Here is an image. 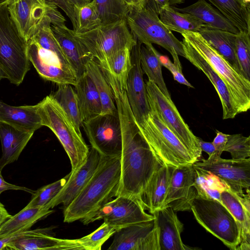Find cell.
<instances>
[{
  "label": "cell",
  "instance_id": "6da1fadb",
  "mask_svg": "<svg viewBox=\"0 0 250 250\" xmlns=\"http://www.w3.org/2000/svg\"><path fill=\"white\" fill-rule=\"evenodd\" d=\"M120 121L122 135L121 178L117 196L136 198L163 165L142 135L128 102L126 86L109 84Z\"/></svg>",
  "mask_w": 250,
  "mask_h": 250
},
{
  "label": "cell",
  "instance_id": "7a4b0ae2",
  "mask_svg": "<svg viewBox=\"0 0 250 250\" xmlns=\"http://www.w3.org/2000/svg\"><path fill=\"white\" fill-rule=\"evenodd\" d=\"M120 178L121 156H102L89 181L64 208V222L81 220L116 197Z\"/></svg>",
  "mask_w": 250,
  "mask_h": 250
},
{
  "label": "cell",
  "instance_id": "3957f363",
  "mask_svg": "<svg viewBox=\"0 0 250 250\" xmlns=\"http://www.w3.org/2000/svg\"><path fill=\"white\" fill-rule=\"evenodd\" d=\"M43 126L49 128L58 138L76 171L85 161L89 149L82 135L76 131L64 111L52 95L38 104Z\"/></svg>",
  "mask_w": 250,
  "mask_h": 250
},
{
  "label": "cell",
  "instance_id": "277c9868",
  "mask_svg": "<svg viewBox=\"0 0 250 250\" xmlns=\"http://www.w3.org/2000/svg\"><path fill=\"white\" fill-rule=\"evenodd\" d=\"M7 5L0 7V66L6 79L19 85L30 69L27 41L11 19Z\"/></svg>",
  "mask_w": 250,
  "mask_h": 250
},
{
  "label": "cell",
  "instance_id": "5b68a950",
  "mask_svg": "<svg viewBox=\"0 0 250 250\" xmlns=\"http://www.w3.org/2000/svg\"><path fill=\"white\" fill-rule=\"evenodd\" d=\"M127 25L134 38L142 44L154 43L171 55L173 63L182 72L178 56L186 59L182 42L179 41L160 21L159 15L145 6L129 10Z\"/></svg>",
  "mask_w": 250,
  "mask_h": 250
},
{
  "label": "cell",
  "instance_id": "8992f818",
  "mask_svg": "<svg viewBox=\"0 0 250 250\" xmlns=\"http://www.w3.org/2000/svg\"><path fill=\"white\" fill-rule=\"evenodd\" d=\"M147 119L137 125L161 164L178 167L197 161L156 111L151 107Z\"/></svg>",
  "mask_w": 250,
  "mask_h": 250
},
{
  "label": "cell",
  "instance_id": "52a82bcc",
  "mask_svg": "<svg viewBox=\"0 0 250 250\" xmlns=\"http://www.w3.org/2000/svg\"><path fill=\"white\" fill-rule=\"evenodd\" d=\"M190 209L197 221L206 230L230 249L236 250L241 242V229L222 203L197 194L191 202Z\"/></svg>",
  "mask_w": 250,
  "mask_h": 250
},
{
  "label": "cell",
  "instance_id": "ba28073f",
  "mask_svg": "<svg viewBox=\"0 0 250 250\" xmlns=\"http://www.w3.org/2000/svg\"><path fill=\"white\" fill-rule=\"evenodd\" d=\"M181 35L225 82L233 97L239 113L247 112L250 108V81L237 71L199 33Z\"/></svg>",
  "mask_w": 250,
  "mask_h": 250
},
{
  "label": "cell",
  "instance_id": "9c48e42d",
  "mask_svg": "<svg viewBox=\"0 0 250 250\" xmlns=\"http://www.w3.org/2000/svg\"><path fill=\"white\" fill-rule=\"evenodd\" d=\"M75 34L97 62L123 49H132L136 42L126 20L101 24L89 32Z\"/></svg>",
  "mask_w": 250,
  "mask_h": 250
},
{
  "label": "cell",
  "instance_id": "30bf717a",
  "mask_svg": "<svg viewBox=\"0 0 250 250\" xmlns=\"http://www.w3.org/2000/svg\"><path fill=\"white\" fill-rule=\"evenodd\" d=\"M149 107L154 109L166 126L198 161L201 157L198 137L186 123L171 98L167 97L153 82L146 83Z\"/></svg>",
  "mask_w": 250,
  "mask_h": 250
},
{
  "label": "cell",
  "instance_id": "8fae6325",
  "mask_svg": "<svg viewBox=\"0 0 250 250\" xmlns=\"http://www.w3.org/2000/svg\"><path fill=\"white\" fill-rule=\"evenodd\" d=\"M152 214L147 213L136 198L117 196L103 206L81 219L87 225L95 221L104 222L118 230L129 225L152 220Z\"/></svg>",
  "mask_w": 250,
  "mask_h": 250
},
{
  "label": "cell",
  "instance_id": "7c38bea8",
  "mask_svg": "<svg viewBox=\"0 0 250 250\" xmlns=\"http://www.w3.org/2000/svg\"><path fill=\"white\" fill-rule=\"evenodd\" d=\"M91 147L106 157L121 156L122 135L118 112L100 114L83 122Z\"/></svg>",
  "mask_w": 250,
  "mask_h": 250
},
{
  "label": "cell",
  "instance_id": "4fadbf2b",
  "mask_svg": "<svg viewBox=\"0 0 250 250\" xmlns=\"http://www.w3.org/2000/svg\"><path fill=\"white\" fill-rule=\"evenodd\" d=\"M27 56L43 79L58 85L75 86L77 77L71 65L53 52L42 47L33 38L27 42Z\"/></svg>",
  "mask_w": 250,
  "mask_h": 250
},
{
  "label": "cell",
  "instance_id": "5bb4252c",
  "mask_svg": "<svg viewBox=\"0 0 250 250\" xmlns=\"http://www.w3.org/2000/svg\"><path fill=\"white\" fill-rule=\"evenodd\" d=\"M196 168L210 172L217 176L232 192L243 196L250 192V159L208 158L193 164Z\"/></svg>",
  "mask_w": 250,
  "mask_h": 250
},
{
  "label": "cell",
  "instance_id": "9a60e30c",
  "mask_svg": "<svg viewBox=\"0 0 250 250\" xmlns=\"http://www.w3.org/2000/svg\"><path fill=\"white\" fill-rule=\"evenodd\" d=\"M45 0H11L8 4L10 17L21 35L28 42L44 25H51Z\"/></svg>",
  "mask_w": 250,
  "mask_h": 250
},
{
  "label": "cell",
  "instance_id": "2e32d148",
  "mask_svg": "<svg viewBox=\"0 0 250 250\" xmlns=\"http://www.w3.org/2000/svg\"><path fill=\"white\" fill-rule=\"evenodd\" d=\"M141 44L136 40L131 50V67L127 79L126 89L128 102L138 125L143 124L150 111L140 62Z\"/></svg>",
  "mask_w": 250,
  "mask_h": 250
},
{
  "label": "cell",
  "instance_id": "e0dca14e",
  "mask_svg": "<svg viewBox=\"0 0 250 250\" xmlns=\"http://www.w3.org/2000/svg\"><path fill=\"white\" fill-rule=\"evenodd\" d=\"M109 250H160L158 229L152 220L117 230Z\"/></svg>",
  "mask_w": 250,
  "mask_h": 250
},
{
  "label": "cell",
  "instance_id": "ac0fdd59",
  "mask_svg": "<svg viewBox=\"0 0 250 250\" xmlns=\"http://www.w3.org/2000/svg\"><path fill=\"white\" fill-rule=\"evenodd\" d=\"M195 176L193 164L175 167L164 207H170L176 212L190 209L191 202L197 194L194 186Z\"/></svg>",
  "mask_w": 250,
  "mask_h": 250
},
{
  "label": "cell",
  "instance_id": "d6986e66",
  "mask_svg": "<svg viewBox=\"0 0 250 250\" xmlns=\"http://www.w3.org/2000/svg\"><path fill=\"white\" fill-rule=\"evenodd\" d=\"M102 156L91 147L84 163L76 171H71L66 183L45 208L51 209L61 204L64 208L67 207L89 181L98 168Z\"/></svg>",
  "mask_w": 250,
  "mask_h": 250
},
{
  "label": "cell",
  "instance_id": "ffe728a7",
  "mask_svg": "<svg viewBox=\"0 0 250 250\" xmlns=\"http://www.w3.org/2000/svg\"><path fill=\"white\" fill-rule=\"evenodd\" d=\"M182 43L186 59L207 76L217 92L222 104L223 119L235 118L239 113L238 108L225 82L206 60L183 38Z\"/></svg>",
  "mask_w": 250,
  "mask_h": 250
},
{
  "label": "cell",
  "instance_id": "44dd1931",
  "mask_svg": "<svg viewBox=\"0 0 250 250\" xmlns=\"http://www.w3.org/2000/svg\"><path fill=\"white\" fill-rule=\"evenodd\" d=\"M51 28L78 80L86 73V64L94 59L93 57L76 36L73 30L67 27L65 24L52 25Z\"/></svg>",
  "mask_w": 250,
  "mask_h": 250
},
{
  "label": "cell",
  "instance_id": "7402d4cb",
  "mask_svg": "<svg viewBox=\"0 0 250 250\" xmlns=\"http://www.w3.org/2000/svg\"><path fill=\"white\" fill-rule=\"evenodd\" d=\"M152 215L158 229L160 250L191 249L182 241L181 234L184 229V225L171 207H164Z\"/></svg>",
  "mask_w": 250,
  "mask_h": 250
},
{
  "label": "cell",
  "instance_id": "603a6c76",
  "mask_svg": "<svg viewBox=\"0 0 250 250\" xmlns=\"http://www.w3.org/2000/svg\"><path fill=\"white\" fill-rule=\"evenodd\" d=\"M174 167L167 165L161 166L152 174L138 198L145 210L151 214L165 206Z\"/></svg>",
  "mask_w": 250,
  "mask_h": 250
},
{
  "label": "cell",
  "instance_id": "cb8c5ba5",
  "mask_svg": "<svg viewBox=\"0 0 250 250\" xmlns=\"http://www.w3.org/2000/svg\"><path fill=\"white\" fill-rule=\"evenodd\" d=\"M34 133L0 122V139L2 146L0 171L6 165L17 160Z\"/></svg>",
  "mask_w": 250,
  "mask_h": 250
},
{
  "label": "cell",
  "instance_id": "d4e9b609",
  "mask_svg": "<svg viewBox=\"0 0 250 250\" xmlns=\"http://www.w3.org/2000/svg\"><path fill=\"white\" fill-rule=\"evenodd\" d=\"M0 122L33 132L43 126L38 104L15 106L0 101Z\"/></svg>",
  "mask_w": 250,
  "mask_h": 250
},
{
  "label": "cell",
  "instance_id": "484cf974",
  "mask_svg": "<svg viewBox=\"0 0 250 250\" xmlns=\"http://www.w3.org/2000/svg\"><path fill=\"white\" fill-rule=\"evenodd\" d=\"M74 87L83 123L100 115L102 111L101 99L87 73L78 80Z\"/></svg>",
  "mask_w": 250,
  "mask_h": 250
},
{
  "label": "cell",
  "instance_id": "4316f807",
  "mask_svg": "<svg viewBox=\"0 0 250 250\" xmlns=\"http://www.w3.org/2000/svg\"><path fill=\"white\" fill-rule=\"evenodd\" d=\"M174 9L178 12L193 16L201 21L206 26L235 34L240 32L217 9L214 8L205 0H198L196 2L188 6Z\"/></svg>",
  "mask_w": 250,
  "mask_h": 250
},
{
  "label": "cell",
  "instance_id": "83f0119b",
  "mask_svg": "<svg viewBox=\"0 0 250 250\" xmlns=\"http://www.w3.org/2000/svg\"><path fill=\"white\" fill-rule=\"evenodd\" d=\"M199 33L214 50L241 74L235 54L237 34L206 26H204Z\"/></svg>",
  "mask_w": 250,
  "mask_h": 250
},
{
  "label": "cell",
  "instance_id": "f1b7e54d",
  "mask_svg": "<svg viewBox=\"0 0 250 250\" xmlns=\"http://www.w3.org/2000/svg\"><path fill=\"white\" fill-rule=\"evenodd\" d=\"M60 239L48 234L44 229L27 230L10 238L7 250H58Z\"/></svg>",
  "mask_w": 250,
  "mask_h": 250
},
{
  "label": "cell",
  "instance_id": "f546056e",
  "mask_svg": "<svg viewBox=\"0 0 250 250\" xmlns=\"http://www.w3.org/2000/svg\"><path fill=\"white\" fill-rule=\"evenodd\" d=\"M53 210L42 208H26L11 216L0 226V236L11 237L28 230L38 220L52 213Z\"/></svg>",
  "mask_w": 250,
  "mask_h": 250
},
{
  "label": "cell",
  "instance_id": "4dcf8cb0",
  "mask_svg": "<svg viewBox=\"0 0 250 250\" xmlns=\"http://www.w3.org/2000/svg\"><path fill=\"white\" fill-rule=\"evenodd\" d=\"M117 230L104 222L92 233L79 239H60L58 250H100L103 245Z\"/></svg>",
  "mask_w": 250,
  "mask_h": 250
},
{
  "label": "cell",
  "instance_id": "1f68e13d",
  "mask_svg": "<svg viewBox=\"0 0 250 250\" xmlns=\"http://www.w3.org/2000/svg\"><path fill=\"white\" fill-rule=\"evenodd\" d=\"M160 20L170 31L180 34L199 32L205 25L193 16L176 11L174 7L167 6L160 12Z\"/></svg>",
  "mask_w": 250,
  "mask_h": 250
},
{
  "label": "cell",
  "instance_id": "d6a6232c",
  "mask_svg": "<svg viewBox=\"0 0 250 250\" xmlns=\"http://www.w3.org/2000/svg\"><path fill=\"white\" fill-rule=\"evenodd\" d=\"M159 54L152 44L142 43L140 50L142 69L148 81L155 84L167 97L171 98L163 77Z\"/></svg>",
  "mask_w": 250,
  "mask_h": 250
},
{
  "label": "cell",
  "instance_id": "836d02e7",
  "mask_svg": "<svg viewBox=\"0 0 250 250\" xmlns=\"http://www.w3.org/2000/svg\"><path fill=\"white\" fill-rule=\"evenodd\" d=\"M220 201L234 217L241 229L240 243L250 244V209L245 207L240 199V196L229 188L221 193Z\"/></svg>",
  "mask_w": 250,
  "mask_h": 250
},
{
  "label": "cell",
  "instance_id": "e575fe53",
  "mask_svg": "<svg viewBox=\"0 0 250 250\" xmlns=\"http://www.w3.org/2000/svg\"><path fill=\"white\" fill-rule=\"evenodd\" d=\"M126 48L97 62L106 78L126 83L131 67V50Z\"/></svg>",
  "mask_w": 250,
  "mask_h": 250
},
{
  "label": "cell",
  "instance_id": "d590c367",
  "mask_svg": "<svg viewBox=\"0 0 250 250\" xmlns=\"http://www.w3.org/2000/svg\"><path fill=\"white\" fill-rule=\"evenodd\" d=\"M86 69L101 99V114L117 113L118 111L111 87L97 62L94 59H91L87 63Z\"/></svg>",
  "mask_w": 250,
  "mask_h": 250
},
{
  "label": "cell",
  "instance_id": "8d00e7d4",
  "mask_svg": "<svg viewBox=\"0 0 250 250\" xmlns=\"http://www.w3.org/2000/svg\"><path fill=\"white\" fill-rule=\"evenodd\" d=\"M225 16L240 32L250 33V10L238 0H208Z\"/></svg>",
  "mask_w": 250,
  "mask_h": 250
},
{
  "label": "cell",
  "instance_id": "74e56055",
  "mask_svg": "<svg viewBox=\"0 0 250 250\" xmlns=\"http://www.w3.org/2000/svg\"><path fill=\"white\" fill-rule=\"evenodd\" d=\"M52 96L65 112L77 132L82 135L83 121L81 117L76 92L70 84L58 85Z\"/></svg>",
  "mask_w": 250,
  "mask_h": 250
},
{
  "label": "cell",
  "instance_id": "f35d334b",
  "mask_svg": "<svg viewBox=\"0 0 250 250\" xmlns=\"http://www.w3.org/2000/svg\"><path fill=\"white\" fill-rule=\"evenodd\" d=\"M195 168L194 186L197 194L220 201L221 193L229 188L217 176L208 171Z\"/></svg>",
  "mask_w": 250,
  "mask_h": 250
},
{
  "label": "cell",
  "instance_id": "ab89813d",
  "mask_svg": "<svg viewBox=\"0 0 250 250\" xmlns=\"http://www.w3.org/2000/svg\"><path fill=\"white\" fill-rule=\"evenodd\" d=\"M102 24H107L126 20L129 9L124 0H91Z\"/></svg>",
  "mask_w": 250,
  "mask_h": 250
},
{
  "label": "cell",
  "instance_id": "60d3db41",
  "mask_svg": "<svg viewBox=\"0 0 250 250\" xmlns=\"http://www.w3.org/2000/svg\"><path fill=\"white\" fill-rule=\"evenodd\" d=\"M70 175L71 172L63 178L44 186L35 191L32 194L31 201L25 207L45 208L63 188Z\"/></svg>",
  "mask_w": 250,
  "mask_h": 250
},
{
  "label": "cell",
  "instance_id": "b9f144b4",
  "mask_svg": "<svg viewBox=\"0 0 250 250\" xmlns=\"http://www.w3.org/2000/svg\"><path fill=\"white\" fill-rule=\"evenodd\" d=\"M77 26L74 31L76 34H83L95 29L102 24L98 13L91 1L76 8Z\"/></svg>",
  "mask_w": 250,
  "mask_h": 250
},
{
  "label": "cell",
  "instance_id": "7bdbcfd3",
  "mask_svg": "<svg viewBox=\"0 0 250 250\" xmlns=\"http://www.w3.org/2000/svg\"><path fill=\"white\" fill-rule=\"evenodd\" d=\"M235 54L241 74L250 81V33L239 32L236 34Z\"/></svg>",
  "mask_w": 250,
  "mask_h": 250
},
{
  "label": "cell",
  "instance_id": "ee69618b",
  "mask_svg": "<svg viewBox=\"0 0 250 250\" xmlns=\"http://www.w3.org/2000/svg\"><path fill=\"white\" fill-rule=\"evenodd\" d=\"M224 151L230 153L232 159H244L250 156V137L240 134L228 135Z\"/></svg>",
  "mask_w": 250,
  "mask_h": 250
},
{
  "label": "cell",
  "instance_id": "f6af8a7d",
  "mask_svg": "<svg viewBox=\"0 0 250 250\" xmlns=\"http://www.w3.org/2000/svg\"><path fill=\"white\" fill-rule=\"evenodd\" d=\"M32 38L42 47L53 52L62 60L69 64L59 42L53 33L50 24L43 26Z\"/></svg>",
  "mask_w": 250,
  "mask_h": 250
},
{
  "label": "cell",
  "instance_id": "bcb514c9",
  "mask_svg": "<svg viewBox=\"0 0 250 250\" xmlns=\"http://www.w3.org/2000/svg\"><path fill=\"white\" fill-rule=\"evenodd\" d=\"M159 59L162 66H164L168 69L173 76L174 79L179 83L187 85L190 88L194 87L185 78L183 73L180 72L173 63H172L168 57L166 56L159 54Z\"/></svg>",
  "mask_w": 250,
  "mask_h": 250
},
{
  "label": "cell",
  "instance_id": "7dc6e473",
  "mask_svg": "<svg viewBox=\"0 0 250 250\" xmlns=\"http://www.w3.org/2000/svg\"><path fill=\"white\" fill-rule=\"evenodd\" d=\"M46 1L56 5L60 8L69 18L75 31L77 26V20L75 7L67 0H45Z\"/></svg>",
  "mask_w": 250,
  "mask_h": 250
},
{
  "label": "cell",
  "instance_id": "c3c4849f",
  "mask_svg": "<svg viewBox=\"0 0 250 250\" xmlns=\"http://www.w3.org/2000/svg\"><path fill=\"white\" fill-rule=\"evenodd\" d=\"M216 136L212 141L216 149L217 156L221 157L228 140L229 134L223 133L218 130H216Z\"/></svg>",
  "mask_w": 250,
  "mask_h": 250
},
{
  "label": "cell",
  "instance_id": "681fc988",
  "mask_svg": "<svg viewBox=\"0 0 250 250\" xmlns=\"http://www.w3.org/2000/svg\"><path fill=\"white\" fill-rule=\"evenodd\" d=\"M173 4V0H146L145 6L149 8L159 15L163 8Z\"/></svg>",
  "mask_w": 250,
  "mask_h": 250
},
{
  "label": "cell",
  "instance_id": "f907efd6",
  "mask_svg": "<svg viewBox=\"0 0 250 250\" xmlns=\"http://www.w3.org/2000/svg\"><path fill=\"white\" fill-rule=\"evenodd\" d=\"M7 190H23L32 194H33L35 191L26 187L19 186L7 183L2 177L1 171H0V195L2 192Z\"/></svg>",
  "mask_w": 250,
  "mask_h": 250
},
{
  "label": "cell",
  "instance_id": "816d5d0a",
  "mask_svg": "<svg viewBox=\"0 0 250 250\" xmlns=\"http://www.w3.org/2000/svg\"><path fill=\"white\" fill-rule=\"evenodd\" d=\"M198 140L202 151L208 155V158L216 159L220 157L217 156L215 148L212 142H205L198 137Z\"/></svg>",
  "mask_w": 250,
  "mask_h": 250
},
{
  "label": "cell",
  "instance_id": "f5cc1de1",
  "mask_svg": "<svg viewBox=\"0 0 250 250\" xmlns=\"http://www.w3.org/2000/svg\"><path fill=\"white\" fill-rule=\"evenodd\" d=\"M129 10L133 8H138L145 6L146 0H124Z\"/></svg>",
  "mask_w": 250,
  "mask_h": 250
},
{
  "label": "cell",
  "instance_id": "db71d44e",
  "mask_svg": "<svg viewBox=\"0 0 250 250\" xmlns=\"http://www.w3.org/2000/svg\"><path fill=\"white\" fill-rule=\"evenodd\" d=\"M11 216L0 202V226Z\"/></svg>",
  "mask_w": 250,
  "mask_h": 250
},
{
  "label": "cell",
  "instance_id": "11a10c76",
  "mask_svg": "<svg viewBox=\"0 0 250 250\" xmlns=\"http://www.w3.org/2000/svg\"><path fill=\"white\" fill-rule=\"evenodd\" d=\"M76 8H79L89 3L91 0H67Z\"/></svg>",
  "mask_w": 250,
  "mask_h": 250
},
{
  "label": "cell",
  "instance_id": "9f6ffc18",
  "mask_svg": "<svg viewBox=\"0 0 250 250\" xmlns=\"http://www.w3.org/2000/svg\"><path fill=\"white\" fill-rule=\"evenodd\" d=\"M11 237H4L0 236V250H7V244Z\"/></svg>",
  "mask_w": 250,
  "mask_h": 250
},
{
  "label": "cell",
  "instance_id": "6f0895ef",
  "mask_svg": "<svg viewBox=\"0 0 250 250\" xmlns=\"http://www.w3.org/2000/svg\"><path fill=\"white\" fill-rule=\"evenodd\" d=\"M238 1L245 8L250 10V0H238Z\"/></svg>",
  "mask_w": 250,
  "mask_h": 250
},
{
  "label": "cell",
  "instance_id": "680465c9",
  "mask_svg": "<svg viewBox=\"0 0 250 250\" xmlns=\"http://www.w3.org/2000/svg\"><path fill=\"white\" fill-rule=\"evenodd\" d=\"M3 78H6V76L4 72V71L2 70L0 66V80Z\"/></svg>",
  "mask_w": 250,
  "mask_h": 250
},
{
  "label": "cell",
  "instance_id": "91938a15",
  "mask_svg": "<svg viewBox=\"0 0 250 250\" xmlns=\"http://www.w3.org/2000/svg\"><path fill=\"white\" fill-rule=\"evenodd\" d=\"M11 0H0V7L7 5Z\"/></svg>",
  "mask_w": 250,
  "mask_h": 250
},
{
  "label": "cell",
  "instance_id": "94428289",
  "mask_svg": "<svg viewBox=\"0 0 250 250\" xmlns=\"http://www.w3.org/2000/svg\"><path fill=\"white\" fill-rule=\"evenodd\" d=\"M174 4H180L184 2V0H173Z\"/></svg>",
  "mask_w": 250,
  "mask_h": 250
}]
</instances>
